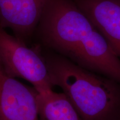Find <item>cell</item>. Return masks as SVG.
Returning a JSON list of instances; mask_svg holds the SVG:
<instances>
[{
  "mask_svg": "<svg viewBox=\"0 0 120 120\" xmlns=\"http://www.w3.org/2000/svg\"><path fill=\"white\" fill-rule=\"evenodd\" d=\"M36 31L46 47L120 83V58L73 1L49 0Z\"/></svg>",
  "mask_w": 120,
  "mask_h": 120,
  "instance_id": "cell-1",
  "label": "cell"
},
{
  "mask_svg": "<svg viewBox=\"0 0 120 120\" xmlns=\"http://www.w3.org/2000/svg\"><path fill=\"white\" fill-rule=\"evenodd\" d=\"M53 86L62 89L82 120H120V83L57 54H45Z\"/></svg>",
  "mask_w": 120,
  "mask_h": 120,
  "instance_id": "cell-2",
  "label": "cell"
},
{
  "mask_svg": "<svg viewBox=\"0 0 120 120\" xmlns=\"http://www.w3.org/2000/svg\"><path fill=\"white\" fill-rule=\"evenodd\" d=\"M0 64L9 76L27 81L38 93L52 90L53 86L40 47H28L26 43L9 34L1 26Z\"/></svg>",
  "mask_w": 120,
  "mask_h": 120,
  "instance_id": "cell-3",
  "label": "cell"
},
{
  "mask_svg": "<svg viewBox=\"0 0 120 120\" xmlns=\"http://www.w3.org/2000/svg\"><path fill=\"white\" fill-rule=\"evenodd\" d=\"M38 92L11 77L0 64V120H40Z\"/></svg>",
  "mask_w": 120,
  "mask_h": 120,
  "instance_id": "cell-4",
  "label": "cell"
},
{
  "mask_svg": "<svg viewBox=\"0 0 120 120\" xmlns=\"http://www.w3.org/2000/svg\"><path fill=\"white\" fill-rule=\"evenodd\" d=\"M49 0H0V26L10 28L26 43L37 27Z\"/></svg>",
  "mask_w": 120,
  "mask_h": 120,
  "instance_id": "cell-5",
  "label": "cell"
},
{
  "mask_svg": "<svg viewBox=\"0 0 120 120\" xmlns=\"http://www.w3.org/2000/svg\"><path fill=\"white\" fill-rule=\"evenodd\" d=\"M120 58V0H73Z\"/></svg>",
  "mask_w": 120,
  "mask_h": 120,
  "instance_id": "cell-6",
  "label": "cell"
},
{
  "mask_svg": "<svg viewBox=\"0 0 120 120\" xmlns=\"http://www.w3.org/2000/svg\"><path fill=\"white\" fill-rule=\"evenodd\" d=\"M37 102L40 120H82L63 92L38 93Z\"/></svg>",
  "mask_w": 120,
  "mask_h": 120,
  "instance_id": "cell-7",
  "label": "cell"
}]
</instances>
